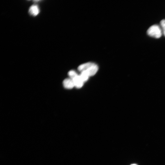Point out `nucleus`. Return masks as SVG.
I'll return each instance as SVG.
<instances>
[{"label": "nucleus", "mask_w": 165, "mask_h": 165, "mask_svg": "<svg viewBox=\"0 0 165 165\" xmlns=\"http://www.w3.org/2000/svg\"><path fill=\"white\" fill-rule=\"evenodd\" d=\"M98 69L97 65L92 62H88L81 64L78 68L79 72H84L89 77L95 75Z\"/></svg>", "instance_id": "obj_1"}, {"label": "nucleus", "mask_w": 165, "mask_h": 165, "mask_svg": "<svg viewBox=\"0 0 165 165\" xmlns=\"http://www.w3.org/2000/svg\"><path fill=\"white\" fill-rule=\"evenodd\" d=\"M147 32L149 36L156 38H160L162 34L160 26L157 24L151 26L147 30Z\"/></svg>", "instance_id": "obj_2"}, {"label": "nucleus", "mask_w": 165, "mask_h": 165, "mask_svg": "<svg viewBox=\"0 0 165 165\" xmlns=\"http://www.w3.org/2000/svg\"><path fill=\"white\" fill-rule=\"evenodd\" d=\"M72 79L73 81L75 86L77 88H81L83 86L84 82L81 79L79 75L78 74Z\"/></svg>", "instance_id": "obj_3"}, {"label": "nucleus", "mask_w": 165, "mask_h": 165, "mask_svg": "<svg viewBox=\"0 0 165 165\" xmlns=\"http://www.w3.org/2000/svg\"><path fill=\"white\" fill-rule=\"evenodd\" d=\"M63 84L64 87L67 89H71L75 86L73 80L70 78L64 79Z\"/></svg>", "instance_id": "obj_4"}, {"label": "nucleus", "mask_w": 165, "mask_h": 165, "mask_svg": "<svg viewBox=\"0 0 165 165\" xmlns=\"http://www.w3.org/2000/svg\"><path fill=\"white\" fill-rule=\"evenodd\" d=\"M40 12V9L38 6L36 5L31 6L29 8V14L34 16L38 15Z\"/></svg>", "instance_id": "obj_5"}, {"label": "nucleus", "mask_w": 165, "mask_h": 165, "mask_svg": "<svg viewBox=\"0 0 165 165\" xmlns=\"http://www.w3.org/2000/svg\"><path fill=\"white\" fill-rule=\"evenodd\" d=\"M79 75L81 79L84 82L88 80L89 77L88 75L85 72L83 71L80 72Z\"/></svg>", "instance_id": "obj_6"}, {"label": "nucleus", "mask_w": 165, "mask_h": 165, "mask_svg": "<svg viewBox=\"0 0 165 165\" xmlns=\"http://www.w3.org/2000/svg\"><path fill=\"white\" fill-rule=\"evenodd\" d=\"M160 25L162 33L165 36V19H163L160 21Z\"/></svg>", "instance_id": "obj_7"}, {"label": "nucleus", "mask_w": 165, "mask_h": 165, "mask_svg": "<svg viewBox=\"0 0 165 165\" xmlns=\"http://www.w3.org/2000/svg\"><path fill=\"white\" fill-rule=\"evenodd\" d=\"M77 74V72L73 70H70L68 72V75L71 79L73 78Z\"/></svg>", "instance_id": "obj_8"}, {"label": "nucleus", "mask_w": 165, "mask_h": 165, "mask_svg": "<svg viewBox=\"0 0 165 165\" xmlns=\"http://www.w3.org/2000/svg\"><path fill=\"white\" fill-rule=\"evenodd\" d=\"M131 165H137L136 164H131Z\"/></svg>", "instance_id": "obj_9"}]
</instances>
